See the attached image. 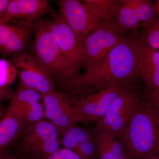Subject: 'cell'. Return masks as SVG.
Masks as SVG:
<instances>
[{
  "label": "cell",
  "mask_w": 159,
  "mask_h": 159,
  "mask_svg": "<svg viewBox=\"0 0 159 159\" xmlns=\"http://www.w3.org/2000/svg\"><path fill=\"white\" fill-rule=\"evenodd\" d=\"M137 49L135 33L125 37L107 54L101 63L79 74L60 86L70 98H75L111 84H127L136 76Z\"/></svg>",
  "instance_id": "6da1fadb"
},
{
  "label": "cell",
  "mask_w": 159,
  "mask_h": 159,
  "mask_svg": "<svg viewBox=\"0 0 159 159\" xmlns=\"http://www.w3.org/2000/svg\"><path fill=\"white\" fill-rule=\"evenodd\" d=\"M128 159L159 155V117L142 99L117 138Z\"/></svg>",
  "instance_id": "7a4b0ae2"
},
{
  "label": "cell",
  "mask_w": 159,
  "mask_h": 159,
  "mask_svg": "<svg viewBox=\"0 0 159 159\" xmlns=\"http://www.w3.org/2000/svg\"><path fill=\"white\" fill-rule=\"evenodd\" d=\"M34 36L32 55L61 86L74 75L69 63L51 34L50 20H38L33 29Z\"/></svg>",
  "instance_id": "3957f363"
},
{
  "label": "cell",
  "mask_w": 159,
  "mask_h": 159,
  "mask_svg": "<svg viewBox=\"0 0 159 159\" xmlns=\"http://www.w3.org/2000/svg\"><path fill=\"white\" fill-rule=\"evenodd\" d=\"M58 129L51 122L42 119L26 123L21 135L20 148L29 159H44L61 148Z\"/></svg>",
  "instance_id": "277c9868"
},
{
  "label": "cell",
  "mask_w": 159,
  "mask_h": 159,
  "mask_svg": "<svg viewBox=\"0 0 159 159\" xmlns=\"http://www.w3.org/2000/svg\"><path fill=\"white\" fill-rule=\"evenodd\" d=\"M112 20L98 25L83 41L85 70L99 65L110 51L125 37Z\"/></svg>",
  "instance_id": "5b68a950"
},
{
  "label": "cell",
  "mask_w": 159,
  "mask_h": 159,
  "mask_svg": "<svg viewBox=\"0 0 159 159\" xmlns=\"http://www.w3.org/2000/svg\"><path fill=\"white\" fill-rule=\"evenodd\" d=\"M127 84L114 83L75 98H69L85 123H97L104 116Z\"/></svg>",
  "instance_id": "8992f818"
},
{
  "label": "cell",
  "mask_w": 159,
  "mask_h": 159,
  "mask_svg": "<svg viewBox=\"0 0 159 159\" xmlns=\"http://www.w3.org/2000/svg\"><path fill=\"white\" fill-rule=\"evenodd\" d=\"M50 26L51 34L68 62L74 77H76L84 60L82 39L71 28L60 11L53 15Z\"/></svg>",
  "instance_id": "52a82bcc"
},
{
  "label": "cell",
  "mask_w": 159,
  "mask_h": 159,
  "mask_svg": "<svg viewBox=\"0 0 159 159\" xmlns=\"http://www.w3.org/2000/svg\"><path fill=\"white\" fill-rule=\"evenodd\" d=\"M141 95L138 79L129 83L124 87L107 112L97 124L118 138L127 125Z\"/></svg>",
  "instance_id": "ba28073f"
},
{
  "label": "cell",
  "mask_w": 159,
  "mask_h": 159,
  "mask_svg": "<svg viewBox=\"0 0 159 159\" xmlns=\"http://www.w3.org/2000/svg\"><path fill=\"white\" fill-rule=\"evenodd\" d=\"M10 61L17 71L21 86L41 94L55 90L57 84L32 54L24 51L11 56Z\"/></svg>",
  "instance_id": "9c48e42d"
},
{
  "label": "cell",
  "mask_w": 159,
  "mask_h": 159,
  "mask_svg": "<svg viewBox=\"0 0 159 159\" xmlns=\"http://www.w3.org/2000/svg\"><path fill=\"white\" fill-rule=\"evenodd\" d=\"M157 17L154 3L151 0H116L112 21L122 33L136 31L141 25Z\"/></svg>",
  "instance_id": "30bf717a"
},
{
  "label": "cell",
  "mask_w": 159,
  "mask_h": 159,
  "mask_svg": "<svg viewBox=\"0 0 159 159\" xmlns=\"http://www.w3.org/2000/svg\"><path fill=\"white\" fill-rule=\"evenodd\" d=\"M41 95L45 119L55 125L61 134L77 123H85L65 93L54 90Z\"/></svg>",
  "instance_id": "8fae6325"
},
{
  "label": "cell",
  "mask_w": 159,
  "mask_h": 159,
  "mask_svg": "<svg viewBox=\"0 0 159 159\" xmlns=\"http://www.w3.org/2000/svg\"><path fill=\"white\" fill-rule=\"evenodd\" d=\"M34 20H19L16 25L0 22V54L13 56L24 52L33 31Z\"/></svg>",
  "instance_id": "7c38bea8"
},
{
  "label": "cell",
  "mask_w": 159,
  "mask_h": 159,
  "mask_svg": "<svg viewBox=\"0 0 159 159\" xmlns=\"http://www.w3.org/2000/svg\"><path fill=\"white\" fill-rule=\"evenodd\" d=\"M136 43V76L142 81L146 89L159 88V51L148 46L134 32Z\"/></svg>",
  "instance_id": "4fadbf2b"
},
{
  "label": "cell",
  "mask_w": 159,
  "mask_h": 159,
  "mask_svg": "<svg viewBox=\"0 0 159 159\" xmlns=\"http://www.w3.org/2000/svg\"><path fill=\"white\" fill-rule=\"evenodd\" d=\"M57 4L69 25L83 42L99 21L81 1L60 0Z\"/></svg>",
  "instance_id": "5bb4252c"
},
{
  "label": "cell",
  "mask_w": 159,
  "mask_h": 159,
  "mask_svg": "<svg viewBox=\"0 0 159 159\" xmlns=\"http://www.w3.org/2000/svg\"><path fill=\"white\" fill-rule=\"evenodd\" d=\"M49 2L46 0H10L0 14V22L8 23L16 20H39L50 10Z\"/></svg>",
  "instance_id": "9a60e30c"
},
{
  "label": "cell",
  "mask_w": 159,
  "mask_h": 159,
  "mask_svg": "<svg viewBox=\"0 0 159 159\" xmlns=\"http://www.w3.org/2000/svg\"><path fill=\"white\" fill-rule=\"evenodd\" d=\"M26 122L10 106L0 120V156L19 138L25 129Z\"/></svg>",
  "instance_id": "2e32d148"
},
{
  "label": "cell",
  "mask_w": 159,
  "mask_h": 159,
  "mask_svg": "<svg viewBox=\"0 0 159 159\" xmlns=\"http://www.w3.org/2000/svg\"><path fill=\"white\" fill-rule=\"evenodd\" d=\"M94 130L98 159H128L116 137L98 124Z\"/></svg>",
  "instance_id": "e0dca14e"
},
{
  "label": "cell",
  "mask_w": 159,
  "mask_h": 159,
  "mask_svg": "<svg viewBox=\"0 0 159 159\" xmlns=\"http://www.w3.org/2000/svg\"><path fill=\"white\" fill-rule=\"evenodd\" d=\"M61 137V144L63 147L78 153L94 141V130H89L74 125L62 131Z\"/></svg>",
  "instance_id": "ac0fdd59"
},
{
  "label": "cell",
  "mask_w": 159,
  "mask_h": 159,
  "mask_svg": "<svg viewBox=\"0 0 159 159\" xmlns=\"http://www.w3.org/2000/svg\"><path fill=\"white\" fill-rule=\"evenodd\" d=\"M41 98V95L38 92L20 85L11 98L9 106L14 109L24 120Z\"/></svg>",
  "instance_id": "d6986e66"
},
{
  "label": "cell",
  "mask_w": 159,
  "mask_h": 159,
  "mask_svg": "<svg viewBox=\"0 0 159 159\" xmlns=\"http://www.w3.org/2000/svg\"><path fill=\"white\" fill-rule=\"evenodd\" d=\"M81 2L99 22L112 20L116 0H84Z\"/></svg>",
  "instance_id": "ffe728a7"
},
{
  "label": "cell",
  "mask_w": 159,
  "mask_h": 159,
  "mask_svg": "<svg viewBox=\"0 0 159 159\" xmlns=\"http://www.w3.org/2000/svg\"><path fill=\"white\" fill-rule=\"evenodd\" d=\"M144 28L141 39L155 50L159 49V16L152 22L142 25Z\"/></svg>",
  "instance_id": "44dd1931"
},
{
  "label": "cell",
  "mask_w": 159,
  "mask_h": 159,
  "mask_svg": "<svg viewBox=\"0 0 159 159\" xmlns=\"http://www.w3.org/2000/svg\"><path fill=\"white\" fill-rule=\"evenodd\" d=\"M17 76L16 69L11 61L5 58L0 59V87H8Z\"/></svg>",
  "instance_id": "7402d4cb"
},
{
  "label": "cell",
  "mask_w": 159,
  "mask_h": 159,
  "mask_svg": "<svg viewBox=\"0 0 159 159\" xmlns=\"http://www.w3.org/2000/svg\"><path fill=\"white\" fill-rule=\"evenodd\" d=\"M142 98L146 103L156 113L159 112V88L153 90L146 89L142 93Z\"/></svg>",
  "instance_id": "603a6c76"
},
{
  "label": "cell",
  "mask_w": 159,
  "mask_h": 159,
  "mask_svg": "<svg viewBox=\"0 0 159 159\" xmlns=\"http://www.w3.org/2000/svg\"><path fill=\"white\" fill-rule=\"evenodd\" d=\"M44 159H87L73 151L63 147Z\"/></svg>",
  "instance_id": "cb8c5ba5"
},
{
  "label": "cell",
  "mask_w": 159,
  "mask_h": 159,
  "mask_svg": "<svg viewBox=\"0 0 159 159\" xmlns=\"http://www.w3.org/2000/svg\"><path fill=\"white\" fill-rule=\"evenodd\" d=\"M15 93L9 87H0V103L11 99L14 96Z\"/></svg>",
  "instance_id": "d4e9b609"
},
{
  "label": "cell",
  "mask_w": 159,
  "mask_h": 159,
  "mask_svg": "<svg viewBox=\"0 0 159 159\" xmlns=\"http://www.w3.org/2000/svg\"><path fill=\"white\" fill-rule=\"evenodd\" d=\"M9 1L10 0H0V14L6 9Z\"/></svg>",
  "instance_id": "484cf974"
},
{
  "label": "cell",
  "mask_w": 159,
  "mask_h": 159,
  "mask_svg": "<svg viewBox=\"0 0 159 159\" xmlns=\"http://www.w3.org/2000/svg\"><path fill=\"white\" fill-rule=\"evenodd\" d=\"M0 159H20L19 158L15 156L5 154L0 156Z\"/></svg>",
  "instance_id": "4316f807"
},
{
  "label": "cell",
  "mask_w": 159,
  "mask_h": 159,
  "mask_svg": "<svg viewBox=\"0 0 159 159\" xmlns=\"http://www.w3.org/2000/svg\"><path fill=\"white\" fill-rule=\"evenodd\" d=\"M154 8L157 16H159V0H156L154 3Z\"/></svg>",
  "instance_id": "83f0119b"
},
{
  "label": "cell",
  "mask_w": 159,
  "mask_h": 159,
  "mask_svg": "<svg viewBox=\"0 0 159 159\" xmlns=\"http://www.w3.org/2000/svg\"><path fill=\"white\" fill-rule=\"evenodd\" d=\"M141 159H159V155L152 156L146 157Z\"/></svg>",
  "instance_id": "f1b7e54d"
},
{
  "label": "cell",
  "mask_w": 159,
  "mask_h": 159,
  "mask_svg": "<svg viewBox=\"0 0 159 159\" xmlns=\"http://www.w3.org/2000/svg\"><path fill=\"white\" fill-rule=\"evenodd\" d=\"M3 116H4V115H3L2 112V110L0 109V120L2 118Z\"/></svg>",
  "instance_id": "f546056e"
},
{
  "label": "cell",
  "mask_w": 159,
  "mask_h": 159,
  "mask_svg": "<svg viewBox=\"0 0 159 159\" xmlns=\"http://www.w3.org/2000/svg\"><path fill=\"white\" fill-rule=\"evenodd\" d=\"M20 159H29L27 158V157H25V156H22L20 157H19Z\"/></svg>",
  "instance_id": "4dcf8cb0"
}]
</instances>
